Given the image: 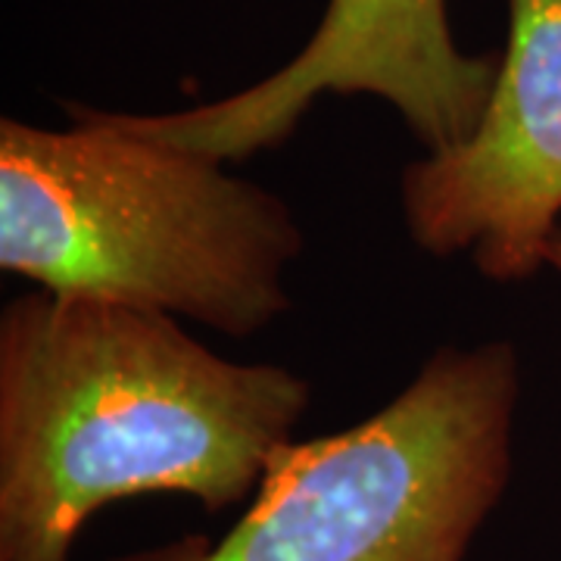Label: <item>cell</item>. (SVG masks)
Returning a JSON list of instances; mask_svg holds the SVG:
<instances>
[{"label": "cell", "mask_w": 561, "mask_h": 561, "mask_svg": "<svg viewBox=\"0 0 561 561\" xmlns=\"http://www.w3.org/2000/svg\"><path fill=\"white\" fill-rule=\"evenodd\" d=\"M496 72L500 50H461L446 0H328L312 38L272 76L191 110L125 116L228 162L284 144L324 94H368L390 103L427 153H440L474 131Z\"/></svg>", "instance_id": "277c9868"}, {"label": "cell", "mask_w": 561, "mask_h": 561, "mask_svg": "<svg viewBox=\"0 0 561 561\" xmlns=\"http://www.w3.org/2000/svg\"><path fill=\"white\" fill-rule=\"evenodd\" d=\"M508 38L474 131L402 172V216L431 256L471 253L483 278L546 265L561 216V0H505Z\"/></svg>", "instance_id": "5b68a950"}, {"label": "cell", "mask_w": 561, "mask_h": 561, "mask_svg": "<svg viewBox=\"0 0 561 561\" xmlns=\"http://www.w3.org/2000/svg\"><path fill=\"white\" fill-rule=\"evenodd\" d=\"M309 400L290 368L225 359L175 316L16 297L0 316V561H69L113 502L238 505Z\"/></svg>", "instance_id": "6da1fadb"}, {"label": "cell", "mask_w": 561, "mask_h": 561, "mask_svg": "<svg viewBox=\"0 0 561 561\" xmlns=\"http://www.w3.org/2000/svg\"><path fill=\"white\" fill-rule=\"evenodd\" d=\"M518 353L443 346L371 419L272 456L243 518L119 561H465L512 481Z\"/></svg>", "instance_id": "3957f363"}, {"label": "cell", "mask_w": 561, "mask_h": 561, "mask_svg": "<svg viewBox=\"0 0 561 561\" xmlns=\"http://www.w3.org/2000/svg\"><path fill=\"white\" fill-rule=\"evenodd\" d=\"M546 265H552L561 275V228L559 234L552 238V243H549V250H546Z\"/></svg>", "instance_id": "8992f818"}, {"label": "cell", "mask_w": 561, "mask_h": 561, "mask_svg": "<svg viewBox=\"0 0 561 561\" xmlns=\"http://www.w3.org/2000/svg\"><path fill=\"white\" fill-rule=\"evenodd\" d=\"M69 128L0 119V268L38 290L122 302L228 337L290 309L302 253L278 194L225 160L135 128L125 113L66 106Z\"/></svg>", "instance_id": "7a4b0ae2"}]
</instances>
